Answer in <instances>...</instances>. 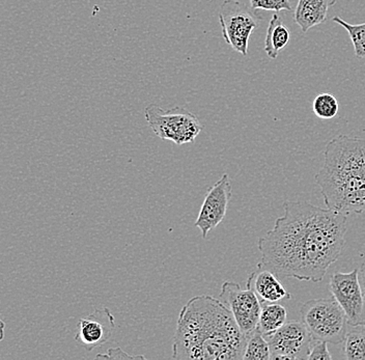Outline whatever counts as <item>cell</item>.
<instances>
[{"instance_id":"cell-1","label":"cell","mask_w":365,"mask_h":360,"mask_svg":"<svg viewBox=\"0 0 365 360\" xmlns=\"http://www.w3.org/2000/svg\"><path fill=\"white\" fill-rule=\"evenodd\" d=\"M284 214L257 242V268L280 279L319 282L346 246V214L307 202H285Z\"/></svg>"},{"instance_id":"cell-2","label":"cell","mask_w":365,"mask_h":360,"mask_svg":"<svg viewBox=\"0 0 365 360\" xmlns=\"http://www.w3.org/2000/svg\"><path fill=\"white\" fill-rule=\"evenodd\" d=\"M246 343L247 337L225 303L209 295L195 296L180 312L173 359H243Z\"/></svg>"},{"instance_id":"cell-3","label":"cell","mask_w":365,"mask_h":360,"mask_svg":"<svg viewBox=\"0 0 365 360\" xmlns=\"http://www.w3.org/2000/svg\"><path fill=\"white\" fill-rule=\"evenodd\" d=\"M314 180L328 209L346 215L365 213V140L346 135L331 140Z\"/></svg>"},{"instance_id":"cell-4","label":"cell","mask_w":365,"mask_h":360,"mask_svg":"<svg viewBox=\"0 0 365 360\" xmlns=\"http://www.w3.org/2000/svg\"><path fill=\"white\" fill-rule=\"evenodd\" d=\"M301 321L314 341L342 344L348 332L346 314L334 298L308 300L300 309Z\"/></svg>"},{"instance_id":"cell-5","label":"cell","mask_w":365,"mask_h":360,"mask_svg":"<svg viewBox=\"0 0 365 360\" xmlns=\"http://www.w3.org/2000/svg\"><path fill=\"white\" fill-rule=\"evenodd\" d=\"M145 115L148 126L160 140L178 145L194 143L204 128L197 116L182 107L165 110L152 103L145 107Z\"/></svg>"},{"instance_id":"cell-6","label":"cell","mask_w":365,"mask_h":360,"mask_svg":"<svg viewBox=\"0 0 365 360\" xmlns=\"http://www.w3.org/2000/svg\"><path fill=\"white\" fill-rule=\"evenodd\" d=\"M262 16L238 0H225L219 12V22L225 42L235 51L246 56L250 36L259 29Z\"/></svg>"},{"instance_id":"cell-7","label":"cell","mask_w":365,"mask_h":360,"mask_svg":"<svg viewBox=\"0 0 365 360\" xmlns=\"http://www.w3.org/2000/svg\"><path fill=\"white\" fill-rule=\"evenodd\" d=\"M220 298L221 302L227 303L240 330L248 339L259 325L262 311L261 300L253 290L250 277L246 282V289H242L236 282H225Z\"/></svg>"},{"instance_id":"cell-8","label":"cell","mask_w":365,"mask_h":360,"mask_svg":"<svg viewBox=\"0 0 365 360\" xmlns=\"http://www.w3.org/2000/svg\"><path fill=\"white\" fill-rule=\"evenodd\" d=\"M329 289L332 297L344 309L349 325H365V298L358 269L331 275Z\"/></svg>"},{"instance_id":"cell-9","label":"cell","mask_w":365,"mask_h":360,"mask_svg":"<svg viewBox=\"0 0 365 360\" xmlns=\"http://www.w3.org/2000/svg\"><path fill=\"white\" fill-rule=\"evenodd\" d=\"M266 339L270 345L271 359L274 360L308 359L314 341L302 321L287 322Z\"/></svg>"},{"instance_id":"cell-10","label":"cell","mask_w":365,"mask_h":360,"mask_svg":"<svg viewBox=\"0 0 365 360\" xmlns=\"http://www.w3.org/2000/svg\"><path fill=\"white\" fill-rule=\"evenodd\" d=\"M230 198L232 185L230 177L225 174L210 187L195 221V227L202 232V238H207L209 232L216 229L225 220Z\"/></svg>"},{"instance_id":"cell-11","label":"cell","mask_w":365,"mask_h":360,"mask_svg":"<svg viewBox=\"0 0 365 360\" xmlns=\"http://www.w3.org/2000/svg\"><path fill=\"white\" fill-rule=\"evenodd\" d=\"M115 328V320L108 307L93 311L88 317L80 319L75 341L88 352L104 345Z\"/></svg>"},{"instance_id":"cell-12","label":"cell","mask_w":365,"mask_h":360,"mask_svg":"<svg viewBox=\"0 0 365 360\" xmlns=\"http://www.w3.org/2000/svg\"><path fill=\"white\" fill-rule=\"evenodd\" d=\"M336 0H299L294 19L303 33L324 24L327 19L328 11Z\"/></svg>"},{"instance_id":"cell-13","label":"cell","mask_w":365,"mask_h":360,"mask_svg":"<svg viewBox=\"0 0 365 360\" xmlns=\"http://www.w3.org/2000/svg\"><path fill=\"white\" fill-rule=\"evenodd\" d=\"M250 277L253 290L261 302H278L285 298L291 299V295L272 271L259 268V271L253 272Z\"/></svg>"},{"instance_id":"cell-14","label":"cell","mask_w":365,"mask_h":360,"mask_svg":"<svg viewBox=\"0 0 365 360\" xmlns=\"http://www.w3.org/2000/svg\"><path fill=\"white\" fill-rule=\"evenodd\" d=\"M291 38L289 27L278 14H274L267 29L264 38V52L271 59L277 58L278 54L287 47Z\"/></svg>"},{"instance_id":"cell-15","label":"cell","mask_w":365,"mask_h":360,"mask_svg":"<svg viewBox=\"0 0 365 360\" xmlns=\"http://www.w3.org/2000/svg\"><path fill=\"white\" fill-rule=\"evenodd\" d=\"M287 312L277 302H262V311L257 328L264 337L272 336L287 323Z\"/></svg>"},{"instance_id":"cell-16","label":"cell","mask_w":365,"mask_h":360,"mask_svg":"<svg viewBox=\"0 0 365 360\" xmlns=\"http://www.w3.org/2000/svg\"><path fill=\"white\" fill-rule=\"evenodd\" d=\"M342 344L346 359L365 360V325L351 326Z\"/></svg>"},{"instance_id":"cell-17","label":"cell","mask_w":365,"mask_h":360,"mask_svg":"<svg viewBox=\"0 0 365 360\" xmlns=\"http://www.w3.org/2000/svg\"><path fill=\"white\" fill-rule=\"evenodd\" d=\"M270 345L259 328L248 336L243 360H270Z\"/></svg>"},{"instance_id":"cell-18","label":"cell","mask_w":365,"mask_h":360,"mask_svg":"<svg viewBox=\"0 0 365 360\" xmlns=\"http://www.w3.org/2000/svg\"><path fill=\"white\" fill-rule=\"evenodd\" d=\"M339 104L336 98L330 93H319L312 103L314 115L322 120H331L339 113Z\"/></svg>"},{"instance_id":"cell-19","label":"cell","mask_w":365,"mask_h":360,"mask_svg":"<svg viewBox=\"0 0 365 360\" xmlns=\"http://www.w3.org/2000/svg\"><path fill=\"white\" fill-rule=\"evenodd\" d=\"M332 21L341 25L348 31L353 43L356 56L359 58H365V22L361 24H350L339 16H335Z\"/></svg>"},{"instance_id":"cell-20","label":"cell","mask_w":365,"mask_h":360,"mask_svg":"<svg viewBox=\"0 0 365 360\" xmlns=\"http://www.w3.org/2000/svg\"><path fill=\"white\" fill-rule=\"evenodd\" d=\"M250 4L253 11H272L278 13L282 11L291 12L293 10L289 0H250Z\"/></svg>"},{"instance_id":"cell-21","label":"cell","mask_w":365,"mask_h":360,"mask_svg":"<svg viewBox=\"0 0 365 360\" xmlns=\"http://www.w3.org/2000/svg\"><path fill=\"white\" fill-rule=\"evenodd\" d=\"M317 343L312 346L310 349L308 359L309 360H331L332 356L330 355L329 350H328V343L323 341H316Z\"/></svg>"},{"instance_id":"cell-22","label":"cell","mask_w":365,"mask_h":360,"mask_svg":"<svg viewBox=\"0 0 365 360\" xmlns=\"http://www.w3.org/2000/svg\"><path fill=\"white\" fill-rule=\"evenodd\" d=\"M96 359H145L143 356H132V355L127 354V353L124 352L122 349L116 348V349H109L107 354H99L97 355Z\"/></svg>"},{"instance_id":"cell-23","label":"cell","mask_w":365,"mask_h":360,"mask_svg":"<svg viewBox=\"0 0 365 360\" xmlns=\"http://www.w3.org/2000/svg\"><path fill=\"white\" fill-rule=\"evenodd\" d=\"M358 277H359L360 284H361L362 291L365 298V262L361 264L360 268L358 269Z\"/></svg>"},{"instance_id":"cell-24","label":"cell","mask_w":365,"mask_h":360,"mask_svg":"<svg viewBox=\"0 0 365 360\" xmlns=\"http://www.w3.org/2000/svg\"><path fill=\"white\" fill-rule=\"evenodd\" d=\"M4 330H6V323L0 318V341L4 339V334H4Z\"/></svg>"}]
</instances>
